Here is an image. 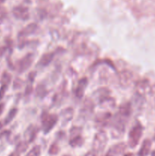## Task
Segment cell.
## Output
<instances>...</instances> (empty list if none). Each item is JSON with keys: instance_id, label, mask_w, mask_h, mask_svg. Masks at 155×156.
<instances>
[{"instance_id": "cell-1", "label": "cell", "mask_w": 155, "mask_h": 156, "mask_svg": "<svg viewBox=\"0 0 155 156\" xmlns=\"http://www.w3.org/2000/svg\"><path fill=\"white\" fill-rule=\"evenodd\" d=\"M107 136L103 130H100L95 134L93 140L92 149L93 152L97 153H100L104 150L107 143Z\"/></svg>"}, {"instance_id": "cell-2", "label": "cell", "mask_w": 155, "mask_h": 156, "mask_svg": "<svg viewBox=\"0 0 155 156\" xmlns=\"http://www.w3.org/2000/svg\"><path fill=\"white\" fill-rule=\"evenodd\" d=\"M58 117L56 114H50L48 113H43L41 115L42 120V129L45 134L50 133L53 129L58 122Z\"/></svg>"}, {"instance_id": "cell-3", "label": "cell", "mask_w": 155, "mask_h": 156, "mask_svg": "<svg viewBox=\"0 0 155 156\" xmlns=\"http://www.w3.org/2000/svg\"><path fill=\"white\" fill-rule=\"evenodd\" d=\"M143 133V126L141 123H138L132 128L129 133V146L131 148L136 147L141 138Z\"/></svg>"}, {"instance_id": "cell-4", "label": "cell", "mask_w": 155, "mask_h": 156, "mask_svg": "<svg viewBox=\"0 0 155 156\" xmlns=\"http://www.w3.org/2000/svg\"><path fill=\"white\" fill-rule=\"evenodd\" d=\"M33 59H34V56L33 53H27L21 60L18 61L16 66V69L18 73H24L26 70L28 69L33 62Z\"/></svg>"}, {"instance_id": "cell-5", "label": "cell", "mask_w": 155, "mask_h": 156, "mask_svg": "<svg viewBox=\"0 0 155 156\" xmlns=\"http://www.w3.org/2000/svg\"><path fill=\"white\" fill-rule=\"evenodd\" d=\"M12 14L17 19L27 21L30 17L28 8L24 5H17L12 9Z\"/></svg>"}, {"instance_id": "cell-6", "label": "cell", "mask_w": 155, "mask_h": 156, "mask_svg": "<svg viewBox=\"0 0 155 156\" xmlns=\"http://www.w3.org/2000/svg\"><path fill=\"white\" fill-rule=\"evenodd\" d=\"M126 149V144L125 143H119L109 148L107 153L104 156H116L123 153Z\"/></svg>"}, {"instance_id": "cell-7", "label": "cell", "mask_w": 155, "mask_h": 156, "mask_svg": "<svg viewBox=\"0 0 155 156\" xmlns=\"http://www.w3.org/2000/svg\"><path fill=\"white\" fill-rule=\"evenodd\" d=\"M38 133V128L34 125H30L24 132V140L28 143H33Z\"/></svg>"}, {"instance_id": "cell-8", "label": "cell", "mask_w": 155, "mask_h": 156, "mask_svg": "<svg viewBox=\"0 0 155 156\" xmlns=\"http://www.w3.org/2000/svg\"><path fill=\"white\" fill-rule=\"evenodd\" d=\"M36 28H37V24H35V23H31V24L26 26L18 34V40H19V42L22 41V40L24 37H26L27 35H30L31 34L34 33L36 31Z\"/></svg>"}, {"instance_id": "cell-9", "label": "cell", "mask_w": 155, "mask_h": 156, "mask_svg": "<svg viewBox=\"0 0 155 156\" xmlns=\"http://www.w3.org/2000/svg\"><path fill=\"white\" fill-rule=\"evenodd\" d=\"M88 81L86 77L81 78L78 81V82L77 88H76L75 90V95L78 99L82 98V97L84 96L85 89H86L87 86H88Z\"/></svg>"}, {"instance_id": "cell-10", "label": "cell", "mask_w": 155, "mask_h": 156, "mask_svg": "<svg viewBox=\"0 0 155 156\" xmlns=\"http://www.w3.org/2000/svg\"><path fill=\"white\" fill-rule=\"evenodd\" d=\"M152 143L149 139H146L143 141L142 145L141 146L139 152H138V156H147L150 152Z\"/></svg>"}, {"instance_id": "cell-11", "label": "cell", "mask_w": 155, "mask_h": 156, "mask_svg": "<svg viewBox=\"0 0 155 156\" xmlns=\"http://www.w3.org/2000/svg\"><path fill=\"white\" fill-rule=\"evenodd\" d=\"M120 84L122 87L126 88L130 84L132 80V74L129 71H122L120 73Z\"/></svg>"}, {"instance_id": "cell-12", "label": "cell", "mask_w": 155, "mask_h": 156, "mask_svg": "<svg viewBox=\"0 0 155 156\" xmlns=\"http://www.w3.org/2000/svg\"><path fill=\"white\" fill-rule=\"evenodd\" d=\"M61 117H62V123H67L69 120H71L72 119L73 115H74V110L71 108H66L65 110H63V111L61 112L60 114Z\"/></svg>"}, {"instance_id": "cell-13", "label": "cell", "mask_w": 155, "mask_h": 156, "mask_svg": "<svg viewBox=\"0 0 155 156\" xmlns=\"http://www.w3.org/2000/svg\"><path fill=\"white\" fill-rule=\"evenodd\" d=\"M53 57H54V53H44L39 60V62H38V65L41 66L43 67L46 66H48L51 62Z\"/></svg>"}, {"instance_id": "cell-14", "label": "cell", "mask_w": 155, "mask_h": 156, "mask_svg": "<svg viewBox=\"0 0 155 156\" xmlns=\"http://www.w3.org/2000/svg\"><path fill=\"white\" fill-rule=\"evenodd\" d=\"M17 113H18V109H17V108H12V109H11L10 111L9 112V114H8V115L6 116L4 120L1 122V123H0V128H1L2 126H5V125L11 123V122L12 121V120L15 117Z\"/></svg>"}, {"instance_id": "cell-15", "label": "cell", "mask_w": 155, "mask_h": 156, "mask_svg": "<svg viewBox=\"0 0 155 156\" xmlns=\"http://www.w3.org/2000/svg\"><path fill=\"white\" fill-rule=\"evenodd\" d=\"M131 105L129 103H125L119 107V114H121L122 116L125 117H129L131 114Z\"/></svg>"}, {"instance_id": "cell-16", "label": "cell", "mask_w": 155, "mask_h": 156, "mask_svg": "<svg viewBox=\"0 0 155 156\" xmlns=\"http://www.w3.org/2000/svg\"><path fill=\"white\" fill-rule=\"evenodd\" d=\"M84 142V140L83 137L79 135L77 136L71 137L69 141V145L73 148L78 147V146H81L83 145Z\"/></svg>"}, {"instance_id": "cell-17", "label": "cell", "mask_w": 155, "mask_h": 156, "mask_svg": "<svg viewBox=\"0 0 155 156\" xmlns=\"http://www.w3.org/2000/svg\"><path fill=\"white\" fill-rule=\"evenodd\" d=\"M28 145L29 143L27 142H26L25 140L24 141H21L16 146V149H15V151L17 152H18L19 154L22 153V152H24L28 148Z\"/></svg>"}, {"instance_id": "cell-18", "label": "cell", "mask_w": 155, "mask_h": 156, "mask_svg": "<svg viewBox=\"0 0 155 156\" xmlns=\"http://www.w3.org/2000/svg\"><path fill=\"white\" fill-rule=\"evenodd\" d=\"M111 118V114L110 113H105V114H100V116H99L97 119V123H102V125L105 124V123L107 122V120H109Z\"/></svg>"}, {"instance_id": "cell-19", "label": "cell", "mask_w": 155, "mask_h": 156, "mask_svg": "<svg viewBox=\"0 0 155 156\" xmlns=\"http://www.w3.org/2000/svg\"><path fill=\"white\" fill-rule=\"evenodd\" d=\"M40 146L36 145L33 146L25 156H40Z\"/></svg>"}, {"instance_id": "cell-20", "label": "cell", "mask_w": 155, "mask_h": 156, "mask_svg": "<svg viewBox=\"0 0 155 156\" xmlns=\"http://www.w3.org/2000/svg\"><path fill=\"white\" fill-rule=\"evenodd\" d=\"M11 80H12V76H11V75L9 73H7V72H4L2 76V85H5L9 86V85L11 82Z\"/></svg>"}, {"instance_id": "cell-21", "label": "cell", "mask_w": 155, "mask_h": 156, "mask_svg": "<svg viewBox=\"0 0 155 156\" xmlns=\"http://www.w3.org/2000/svg\"><path fill=\"white\" fill-rule=\"evenodd\" d=\"M59 148L56 143H53L49 149V154L50 155H56L59 153Z\"/></svg>"}, {"instance_id": "cell-22", "label": "cell", "mask_w": 155, "mask_h": 156, "mask_svg": "<svg viewBox=\"0 0 155 156\" xmlns=\"http://www.w3.org/2000/svg\"><path fill=\"white\" fill-rule=\"evenodd\" d=\"M82 129L81 128L77 127V126H74L70 130V133H71V138L74 136H77L81 135V133Z\"/></svg>"}, {"instance_id": "cell-23", "label": "cell", "mask_w": 155, "mask_h": 156, "mask_svg": "<svg viewBox=\"0 0 155 156\" xmlns=\"http://www.w3.org/2000/svg\"><path fill=\"white\" fill-rule=\"evenodd\" d=\"M8 87H9L8 85H2L1 88H0V100H2L3 98V97L5 96V94L6 91L8 89Z\"/></svg>"}, {"instance_id": "cell-24", "label": "cell", "mask_w": 155, "mask_h": 156, "mask_svg": "<svg viewBox=\"0 0 155 156\" xmlns=\"http://www.w3.org/2000/svg\"><path fill=\"white\" fill-rule=\"evenodd\" d=\"M84 156H97V154L94 152H93V151H90V152H87Z\"/></svg>"}, {"instance_id": "cell-25", "label": "cell", "mask_w": 155, "mask_h": 156, "mask_svg": "<svg viewBox=\"0 0 155 156\" xmlns=\"http://www.w3.org/2000/svg\"><path fill=\"white\" fill-rule=\"evenodd\" d=\"M4 108H5V105L3 103H0V116L2 115V114L3 111H4Z\"/></svg>"}, {"instance_id": "cell-26", "label": "cell", "mask_w": 155, "mask_h": 156, "mask_svg": "<svg viewBox=\"0 0 155 156\" xmlns=\"http://www.w3.org/2000/svg\"><path fill=\"white\" fill-rule=\"evenodd\" d=\"M9 156H20V154L18 152H17L16 151H15V152H12Z\"/></svg>"}, {"instance_id": "cell-27", "label": "cell", "mask_w": 155, "mask_h": 156, "mask_svg": "<svg viewBox=\"0 0 155 156\" xmlns=\"http://www.w3.org/2000/svg\"><path fill=\"white\" fill-rule=\"evenodd\" d=\"M124 156H134V155L132 153H128L126 155H125Z\"/></svg>"}, {"instance_id": "cell-28", "label": "cell", "mask_w": 155, "mask_h": 156, "mask_svg": "<svg viewBox=\"0 0 155 156\" xmlns=\"http://www.w3.org/2000/svg\"><path fill=\"white\" fill-rule=\"evenodd\" d=\"M150 156H155V150L153 151V152H151V155Z\"/></svg>"}, {"instance_id": "cell-29", "label": "cell", "mask_w": 155, "mask_h": 156, "mask_svg": "<svg viewBox=\"0 0 155 156\" xmlns=\"http://www.w3.org/2000/svg\"><path fill=\"white\" fill-rule=\"evenodd\" d=\"M5 1V0H0V4H2V3L4 2Z\"/></svg>"}, {"instance_id": "cell-30", "label": "cell", "mask_w": 155, "mask_h": 156, "mask_svg": "<svg viewBox=\"0 0 155 156\" xmlns=\"http://www.w3.org/2000/svg\"><path fill=\"white\" fill-rule=\"evenodd\" d=\"M63 156H71V155H63Z\"/></svg>"}]
</instances>
